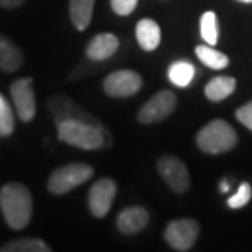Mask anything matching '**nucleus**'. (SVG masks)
Returning <instances> with one entry per match:
<instances>
[{
    "instance_id": "11",
    "label": "nucleus",
    "mask_w": 252,
    "mask_h": 252,
    "mask_svg": "<svg viewBox=\"0 0 252 252\" xmlns=\"http://www.w3.org/2000/svg\"><path fill=\"white\" fill-rule=\"evenodd\" d=\"M118 187L113 179L102 177L97 180L89 191V210L95 218H105L112 208Z\"/></svg>"
},
{
    "instance_id": "20",
    "label": "nucleus",
    "mask_w": 252,
    "mask_h": 252,
    "mask_svg": "<svg viewBox=\"0 0 252 252\" xmlns=\"http://www.w3.org/2000/svg\"><path fill=\"white\" fill-rule=\"evenodd\" d=\"M169 80L177 87H189L190 82L195 77V65L189 61H175L169 67Z\"/></svg>"
},
{
    "instance_id": "21",
    "label": "nucleus",
    "mask_w": 252,
    "mask_h": 252,
    "mask_svg": "<svg viewBox=\"0 0 252 252\" xmlns=\"http://www.w3.org/2000/svg\"><path fill=\"white\" fill-rule=\"evenodd\" d=\"M200 33L206 44L215 46L218 43V22H216L215 12H205L200 18Z\"/></svg>"
},
{
    "instance_id": "14",
    "label": "nucleus",
    "mask_w": 252,
    "mask_h": 252,
    "mask_svg": "<svg viewBox=\"0 0 252 252\" xmlns=\"http://www.w3.org/2000/svg\"><path fill=\"white\" fill-rule=\"evenodd\" d=\"M25 54L12 39L0 34V70L3 72H17L23 65Z\"/></svg>"
},
{
    "instance_id": "13",
    "label": "nucleus",
    "mask_w": 252,
    "mask_h": 252,
    "mask_svg": "<svg viewBox=\"0 0 252 252\" xmlns=\"http://www.w3.org/2000/svg\"><path fill=\"white\" fill-rule=\"evenodd\" d=\"M149 224V213L143 206H129L117 216V228L123 234H136Z\"/></svg>"
},
{
    "instance_id": "2",
    "label": "nucleus",
    "mask_w": 252,
    "mask_h": 252,
    "mask_svg": "<svg viewBox=\"0 0 252 252\" xmlns=\"http://www.w3.org/2000/svg\"><path fill=\"white\" fill-rule=\"evenodd\" d=\"M58 139L74 148L85 151H97L112 146L108 129H102L90 123L77 122V120H63L56 123Z\"/></svg>"
},
{
    "instance_id": "9",
    "label": "nucleus",
    "mask_w": 252,
    "mask_h": 252,
    "mask_svg": "<svg viewBox=\"0 0 252 252\" xmlns=\"http://www.w3.org/2000/svg\"><path fill=\"white\" fill-rule=\"evenodd\" d=\"M10 95L13 100V107L18 118L23 123L32 122L36 115V97L33 90V79L22 77L10 85Z\"/></svg>"
},
{
    "instance_id": "10",
    "label": "nucleus",
    "mask_w": 252,
    "mask_h": 252,
    "mask_svg": "<svg viewBox=\"0 0 252 252\" xmlns=\"http://www.w3.org/2000/svg\"><path fill=\"white\" fill-rule=\"evenodd\" d=\"M158 170L169 189L175 193H185L190 187V174L182 160L175 156H162L158 160Z\"/></svg>"
},
{
    "instance_id": "23",
    "label": "nucleus",
    "mask_w": 252,
    "mask_h": 252,
    "mask_svg": "<svg viewBox=\"0 0 252 252\" xmlns=\"http://www.w3.org/2000/svg\"><path fill=\"white\" fill-rule=\"evenodd\" d=\"M252 198V187L251 184L248 182H243L239 185L238 191H236L234 195H231L228 198V206L233 210H238V208H243L251 201Z\"/></svg>"
},
{
    "instance_id": "26",
    "label": "nucleus",
    "mask_w": 252,
    "mask_h": 252,
    "mask_svg": "<svg viewBox=\"0 0 252 252\" xmlns=\"http://www.w3.org/2000/svg\"><path fill=\"white\" fill-rule=\"evenodd\" d=\"M25 2H27V0H0V7L12 10V8L22 7V5H23Z\"/></svg>"
},
{
    "instance_id": "25",
    "label": "nucleus",
    "mask_w": 252,
    "mask_h": 252,
    "mask_svg": "<svg viewBox=\"0 0 252 252\" xmlns=\"http://www.w3.org/2000/svg\"><path fill=\"white\" fill-rule=\"evenodd\" d=\"M236 118H238L246 128L252 131V100L236 110Z\"/></svg>"
},
{
    "instance_id": "7",
    "label": "nucleus",
    "mask_w": 252,
    "mask_h": 252,
    "mask_svg": "<svg viewBox=\"0 0 252 252\" xmlns=\"http://www.w3.org/2000/svg\"><path fill=\"white\" fill-rule=\"evenodd\" d=\"M200 233V226L191 218H180L174 220L167 224L164 231V238L170 248L180 252L190 251L195 244Z\"/></svg>"
},
{
    "instance_id": "1",
    "label": "nucleus",
    "mask_w": 252,
    "mask_h": 252,
    "mask_svg": "<svg viewBox=\"0 0 252 252\" xmlns=\"http://www.w3.org/2000/svg\"><path fill=\"white\" fill-rule=\"evenodd\" d=\"M0 211L8 228L22 231L30 224L33 215V196L23 184L8 182L0 189Z\"/></svg>"
},
{
    "instance_id": "19",
    "label": "nucleus",
    "mask_w": 252,
    "mask_h": 252,
    "mask_svg": "<svg viewBox=\"0 0 252 252\" xmlns=\"http://www.w3.org/2000/svg\"><path fill=\"white\" fill-rule=\"evenodd\" d=\"M0 252H51V248L38 238H18L0 246Z\"/></svg>"
},
{
    "instance_id": "24",
    "label": "nucleus",
    "mask_w": 252,
    "mask_h": 252,
    "mask_svg": "<svg viewBox=\"0 0 252 252\" xmlns=\"http://www.w3.org/2000/svg\"><path fill=\"white\" fill-rule=\"evenodd\" d=\"M110 5H112V10L117 15L126 17V15L134 12L136 5H138V0H110Z\"/></svg>"
},
{
    "instance_id": "8",
    "label": "nucleus",
    "mask_w": 252,
    "mask_h": 252,
    "mask_svg": "<svg viewBox=\"0 0 252 252\" xmlns=\"http://www.w3.org/2000/svg\"><path fill=\"white\" fill-rule=\"evenodd\" d=\"M143 87V77L136 70L122 69L108 74L103 80L105 94L113 98H126L138 94Z\"/></svg>"
},
{
    "instance_id": "5",
    "label": "nucleus",
    "mask_w": 252,
    "mask_h": 252,
    "mask_svg": "<svg viewBox=\"0 0 252 252\" xmlns=\"http://www.w3.org/2000/svg\"><path fill=\"white\" fill-rule=\"evenodd\" d=\"M48 110L53 115L54 123H59L63 120H77V122L90 123L94 126H98L102 129H107V126L100 122L97 117H94L92 113H89L87 110L79 107L72 98H69L64 94H56L53 97L48 98Z\"/></svg>"
},
{
    "instance_id": "3",
    "label": "nucleus",
    "mask_w": 252,
    "mask_h": 252,
    "mask_svg": "<svg viewBox=\"0 0 252 252\" xmlns=\"http://www.w3.org/2000/svg\"><path fill=\"white\" fill-rule=\"evenodd\" d=\"M238 144V133L224 120L206 123L196 134V146L206 154L216 156L228 153Z\"/></svg>"
},
{
    "instance_id": "27",
    "label": "nucleus",
    "mask_w": 252,
    "mask_h": 252,
    "mask_svg": "<svg viewBox=\"0 0 252 252\" xmlns=\"http://www.w3.org/2000/svg\"><path fill=\"white\" fill-rule=\"evenodd\" d=\"M220 190H221V191H228V190H229L228 182H224V180H223V182L220 184Z\"/></svg>"
},
{
    "instance_id": "4",
    "label": "nucleus",
    "mask_w": 252,
    "mask_h": 252,
    "mask_svg": "<svg viewBox=\"0 0 252 252\" xmlns=\"http://www.w3.org/2000/svg\"><path fill=\"white\" fill-rule=\"evenodd\" d=\"M94 167L85 162H70L53 170L48 179V190L53 195L69 193L94 177Z\"/></svg>"
},
{
    "instance_id": "12",
    "label": "nucleus",
    "mask_w": 252,
    "mask_h": 252,
    "mask_svg": "<svg viewBox=\"0 0 252 252\" xmlns=\"http://www.w3.org/2000/svg\"><path fill=\"white\" fill-rule=\"evenodd\" d=\"M120 48V39L113 33H98L90 39L85 54L90 61H105L112 58Z\"/></svg>"
},
{
    "instance_id": "17",
    "label": "nucleus",
    "mask_w": 252,
    "mask_h": 252,
    "mask_svg": "<svg viewBox=\"0 0 252 252\" xmlns=\"http://www.w3.org/2000/svg\"><path fill=\"white\" fill-rule=\"evenodd\" d=\"M236 90V79L229 75H220V77L211 79L205 87L206 98L211 102H221L228 98L231 94Z\"/></svg>"
},
{
    "instance_id": "6",
    "label": "nucleus",
    "mask_w": 252,
    "mask_h": 252,
    "mask_svg": "<svg viewBox=\"0 0 252 252\" xmlns=\"http://www.w3.org/2000/svg\"><path fill=\"white\" fill-rule=\"evenodd\" d=\"M177 107V97L170 90H160L153 95L138 112V122L143 125H151L162 122L174 113Z\"/></svg>"
},
{
    "instance_id": "28",
    "label": "nucleus",
    "mask_w": 252,
    "mask_h": 252,
    "mask_svg": "<svg viewBox=\"0 0 252 252\" xmlns=\"http://www.w3.org/2000/svg\"><path fill=\"white\" fill-rule=\"evenodd\" d=\"M239 2H244V3H252V0H239Z\"/></svg>"
},
{
    "instance_id": "15",
    "label": "nucleus",
    "mask_w": 252,
    "mask_h": 252,
    "mask_svg": "<svg viewBox=\"0 0 252 252\" xmlns=\"http://www.w3.org/2000/svg\"><path fill=\"white\" fill-rule=\"evenodd\" d=\"M136 39L144 51H154L160 44V27L151 18L139 20L136 25Z\"/></svg>"
},
{
    "instance_id": "16",
    "label": "nucleus",
    "mask_w": 252,
    "mask_h": 252,
    "mask_svg": "<svg viewBox=\"0 0 252 252\" xmlns=\"http://www.w3.org/2000/svg\"><path fill=\"white\" fill-rule=\"evenodd\" d=\"M95 0H70L69 2V17L70 22L79 32H84L92 22Z\"/></svg>"
},
{
    "instance_id": "18",
    "label": "nucleus",
    "mask_w": 252,
    "mask_h": 252,
    "mask_svg": "<svg viewBox=\"0 0 252 252\" xmlns=\"http://www.w3.org/2000/svg\"><path fill=\"white\" fill-rule=\"evenodd\" d=\"M195 54L206 67L215 70L226 69L229 64V58L224 53H220L218 49H213V46H210V44H200V46H196Z\"/></svg>"
},
{
    "instance_id": "22",
    "label": "nucleus",
    "mask_w": 252,
    "mask_h": 252,
    "mask_svg": "<svg viewBox=\"0 0 252 252\" xmlns=\"http://www.w3.org/2000/svg\"><path fill=\"white\" fill-rule=\"evenodd\" d=\"M15 131V115L13 110L7 102V98L0 94V136L8 138Z\"/></svg>"
}]
</instances>
